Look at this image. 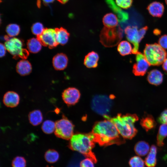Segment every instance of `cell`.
<instances>
[{
    "label": "cell",
    "mask_w": 167,
    "mask_h": 167,
    "mask_svg": "<svg viewBox=\"0 0 167 167\" xmlns=\"http://www.w3.org/2000/svg\"><path fill=\"white\" fill-rule=\"evenodd\" d=\"M91 132L94 142L102 146L114 144L119 145L125 142L115 125L108 119L96 122Z\"/></svg>",
    "instance_id": "obj_1"
},
{
    "label": "cell",
    "mask_w": 167,
    "mask_h": 167,
    "mask_svg": "<svg viewBox=\"0 0 167 167\" xmlns=\"http://www.w3.org/2000/svg\"><path fill=\"white\" fill-rule=\"evenodd\" d=\"M104 117L113 123L120 135L124 139H131L137 133L138 130L135 127L134 123L138 120L139 117L136 114L118 113L113 118L109 115Z\"/></svg>",
    "instance_id": "obj_2"
},
{
    "label": "cell",
    "mask_w": 167,
    "mask_h": 167,
    "mask_svg": "<svg viewBox=\"0 0 167 167\" xmlns=\"http://www.w3.org/2000/svg\"><path fill=\"white\" fill-rule=\"evenodd\" d=\"M95 143L92 132L78 133L72 135L70 139L68 146L72 150L78 152L86 157L92 159L96 163L97 159L92 152Z\"/></svg>",
    "instance_id": "obj_3"
},
{
    "label": "cell",
    "mask_w": 167,
    "mask_h": 167,
    "mask_svg": "<svg viewBox=\"0 0 167 167\" xmlns=\"http://www.w3.org/2000/svg\"><path fill=\"white\" fill-rule=\"evenodd\" d=\"M123 31L119 25L114 28L104 27L100 35V41L104 46L111 47L118 44L122 39Z\"/></svg>",
    "instance_id": "obj_4"
},
{
    "label": "cell",
    "mask_w": 167,
    "mask_h": 167,
    "mask_svg": "<svg viewBox=\"0 0 167 167\" xmlns=\"http://www.w3.org/2000/svg\"><path fill=\"white\" fill-rule=\"evenodd\" d=\"M143 54L146 59L152 66H159L166 58L167 53L159 44H146Z\"/></svg>",
    "instance_id": "obj_5"
},
{
    "label": "cell",
    "mask_w": 167,
    "mask_h": 167,
    "mask_svg": "<svg viewBox=\"0 0 167 167\" xmlns=\"http://www.w3.org/2000/svg\"><path fill=\"white\" fill-rule=\"evenodd\" d=\"M112 96L97 95L92 99L91 106L93 111L104 117L108 116L112 106Z\"/></svg>",
    "instance_id": "obj_6"
},
{
    "label": "cell",
    "mask_w": 167,
    "mask_h": 167,
    "mask_svg": "<svg viewBox=\"0 0 167 167\" xmlns=\"http://www.w3.org/2000/svg\"><path fill=\"white\" fill-rule=\"evenodd\" d=\"M4 45L6 50L15 59L21 58L25 59L29 55L28 50L23 48L22 41L19 38L10 37L6 41Z\"/></svg>",
    "instance_id": "obj_7"
},
{
    "label": "cell",
    "mask_w": 167,
    "mask_h": 167,
    "mask_svg": "<svg viewBox=\"0 0 167 167\" xmlns=\"http://www.w3.org/2000/svg\"><path fill=\"white\" fill-rule=\"evenodd\" d=\"M54 133L59 138L70 139L73 135L74 126L71 122L63 115L62 118L55 122Z\"/></svg>",
    "instance_id": "obj_8"
},
{
    "label": "cell",
    "mask_w": 167,
    "mask_h": 167,
    "mask_svg": "<svg viewBox=\"0 0 167 167\" xmlns=\"http://www.w3.org/2000/svg\"><path fill=\"white\" fill-rule=\"evenodd\" d=\"M37 38L41 41L42 45L50 49L56 47L58 44L56 38L55 29L45 28L43 33Z\"/></svg>",
    "instance_id": "obj_9"
},
{
    "label": "cell",
    "mask_w": 167,
    "mask_h": 167,
    "mask_svg": "<svg viewBox=\"0 0 167 167\" xmlns=\"http://www.w3.org/2000/svg\"><path fill=\"white\" fill-rule=\"evenodd\" d=\"M124 32L127 40L134 45L132 53L136 54L138 52L139 43L142 39L139 35L137 27L127 26L125 28Z\"/></svg>",
    "instance_id": "obj_10"
},
{
    "label": "cell",
    "mask_w": 167,
    "mask_h": 167,
    "mask_svg": "<svg viewBox=\"0 0 167 167\" xmlns=\"http://www.w3.org/2000/svg\"><path fill=\"white\" fill-rule=\"evenodd\" d=\"M136 62L133 66L132 72L137 76L144 75L150 66L144 54L138 52L136 54Z\"/></svg>",
    "instance_id": "obj_11"
},
{
    "label": "cell",
    "mask_w": 167,
    "mask_h": 167,
    "mask_svg": "<svg viewBox=\"0 0 167 167\" xmlns=\"http://www.w3.org/2000/svg\"><path fill=\"white\" fill-rule=\"evenodd\" d=\"M80 97L79 90L74 87H69L65 89L62 93L63 100L68 105L75 104L79 101Z\"/></svg>",
    "instance_id": "obj_12"
},
{
    "label": "cell",
    "mask_w": 167,
    "mask_h": 167,
    "mask_svg": "<svg viewBox=\"0 0 167 167\" xmlns=\"http://www.w3.org/2000/svg\"><path fill=\"white\" fill-rule=\"evenodd\" d=\"M19 100V96L17 93L14 91H10L4 94L3 102L6 107L14 108L18 105Z\"/></svg>",
    "instance_id": "obj_13"
},
{
    "label": "cell",
    "mask_w": 167,
    "mask_h": 167,
    "mask_svg": "<svg viewBox=\"0 0 167 167\" xmlns=\"http://www.w3.org/2000/svg\"><path fill=\"white\" fill-rule=\"evenodd\" d=\"M147 9L150 15L152 16L161 18L164 14L165 7L162 3L154 1L148 5Z\"/></svg>",
    "instance_id": "obj_14"
},
{
    "label": "cell",
    "mask_w": 167,
    "mask_h": 167,
    "mask_svg": "<svg viewBox=\"0 0 167 167\" xmlns=\"http://www.w3.org/2000/svg\"><path fill=\"white\" fill-rule=\"evenodd\" d=\"M68 60V58L65 54L58 53L53 58V65L54 69L57 70H63L67 66Z\"/></svg>",
    "instance_id": "obj_15"
},
{
    "label": "cell",
    "mask_w": 167,
    "mask_h": 167,
    "mask_svg": "<svg viewBox=\"0 0 167 167\" xmlns=\"http://www.w3.org/2000/svg\"><path fill=\"white\" fill-rule=\"evenodd\" d=\"M147 79L150 84L158 86L161 84L163 82V75L159 70L153 69L148 73Z\"/></svg>",
    "instance_id": "obj_16"
},
{
    "label": "cell",
    "mask_w": 167,
    "mask_h": 167,
    "mask_svg": "<svg viewBox=\"0 0 167 167\" xmlns=\"http://www.w3.org/2000/svg\"><path fill=\"white\" fill-rule=\"evenodd\" d=\"M99 58L96 52L94 51L90 52L84 58V64L88 68H96L98 66Z\"/></svg>",
    "instance_id": "obj_17"
},
{
    "label": "cell",
    "mask_w": 167,
    "mask_h": 167,
    "mask_svg": "<svg viewBox=\"0 0 167 167\" xmlns=\"http://www.w3.org/2000/svg\"><path fill=\"white\" fill-rule=\"evenodd\" d=\"M140 124L142 127L148 132L154 129L156 125V122L153 118L149 114L144 115L140 120Z\"/></svg>",
    "instance_id": "obj_18"
},
{
    "label": "cell",
    "mask_w": 167,
    "mask_h": 167,
    "mask_svg": "<svg viewBox=\"0 0 167 167\" xmlns=\"http://www.w3.org/2000/svg\"><path fill=\"white\" fill-rule=\"evenodd\" d=\"M157 151L156 146L154 145H152L144 160L145 165L147 167H155L156 166Z\"/></svg>",
    "instance_id": "obj_19"
},
{
    "label": "cell",
    "mask_w": 167,
    "mask_h": 167,
    "mask_svg": "<svg viewBox=\"0 0 167 167\" xmlns=\"http://www.w3.org/2000/svg\"><path fill=\"white\" fill-rule=\"evenodd\" d=\"M16 68L17 73L22 76L29 74L32 70L31 63L25 59H22L19 61L16 65Z\"/></svg>",
    "instance_id": "obj_20"
},
{
    "label": "cell",
    "mask_w": 167,
    "mask_h": 167,
    "mask_svg": "<svg viewBox=\"0 0 167 167\" xmlns=\"http://www.w3.org/2000/svg\"><path fill=\"white\" fill-rule=\"evenodd\" d=\"M150 148V146L147 142L144 141H140L135 144L134 150L137 155L143 156L148 154Z\"/></svg>",
    "instance_id": "obj_21"
},
{
    "label": "cell",
    "mask_w": 167,
    "mask_h": 167,
    "mask_svg": "<svg viewBox=\"0 0 167 167\" xmlns=\"http://www.w3.org/2000/svg\"><path fill=\"white\" fill-rule=\"evenodd\" d=\"M102 21L105 27L111 28L117 26L118 23L116 16L111 13L105 15L103 18Z\"/></svg>",
    "instance_id": "obj_22"
},
{
    "label": "cell",
    "mask_w": 167,
    "mask_h": 167,
    "mask_svg": "<svg viewBox=\"0 0 167 167\" xmlns=\"http://www.w3.org/2000/svg\"><path fill=\"white\" fill-rule=\"evenodd\" d=\"M58 43L62 45H65L68 42L70 34L67 30L62 27L55 29Z\"/></svg>",
    "instance_id": "obj_23"
},
{
    "label": "cell",
    "mask_w": 167,
    "mask_h": 167,
    "mask_svg": "<svg viewBox=\"0 0 167 167\" xmlns=\"http://www.w3.org/2000/svg\"><path fill=\"white\" fill-rule=\"evenodd\" d=\"M28 118L30 124L33 126H37L42 121V114L40 110H34L29 113Z\"/></svg>",
    "instance_id": "obj_24"
},
{
    "label": "cell",
    "mask_w": 167,
    "mask_h": 167,
    "mask_svg": "<svg viewBox=\"0 0 167 167\" xmlns=\"http://www.w3.org/2000/svg\"><path fill=\"white\" fill-rule=\"evenodd\" d=\"M27 45L29 52L32 53H36L41 49L42 45L37 38H33L28 41Z\"/></svg>",
    "instance_id": "obj_25"
},
{
    "label": "cell",
    "mask_w": 167,
    "mask_h": 167,
    "mask_svg": "<svg viewBox=\"0 0 167 167\" xmlns=\"http://www.w3.org/2000/svg\"><path fill=\"white\" fill-rule=\"evenodd\" d=\"M167 136V123L162 124L159 128L156 137V143L159 147L164 145V140Z\"/></svg>",
    "instance_id": "obj_26"
},
{
    "label": "cell",
    "mask_w": 167,
    "mask_h": 167,
    "mask_svg": "<svg viewBox=\"0 0 167 167\" xmlns=\"http://www.w3.org/2000/svg\"><path fill=\"white\" fill-rule=\"evenodd\" d=\"M117 50L121 55L124 56L131 54L132 49L129 42L126 41H123L118 44Z\"/></svg>",
    "instance_id": "obj_27"
},
{
    "label": "cell",
    "mask_w": 167,
    "mask_h": 167,
    "mask_svg": "<svg viewBox=\"0 0 167 167\" xmlns=\"http://www.w3.org/2000/svg\"><path fill=\"white\" fill-rule=\"evenodd\" d=\"M55 122L50 120H46L42 123L41 129L45 134H49L53 133L55 131Z\"/></svg>",
    "instance_id": "obj_28"
},
{
    "label": "cell",
    "mask_w": 167,
    "mask_h": 167,
    "mask_svg": "<svg viewBox=\"0 0 167 167\" xmlns=\"http://www.w3.org/2000/svg\"><path fill=\"white\" fill-rule=\"evenodd\" d=\"M59 157L58 152L54 149H49L45 153V157L47 161L54 163L57 161Z\"/></svg>",
    "instance_id": "obj_29"
},
{
    "label": "cell",
    "mask_w": 167,
    "mask_h": 167,
    "mask_svg": "<svg viewBox=\"0 0 167 167\" xmlns=\"http://www.w3.org/2000/svg\"><path fill=\"white\" fill-rule=\"evenodd\" d=\"M6 31L9 36L14 37L19 34L20 31V28L18 24H12L7 26Z\"/></svg>",
    "instance_id": "obj_30"
},
{
    "label": "cell",
    "mask_w": 167,
    "mask_h": 167,
    "mask_svg": "<svg viewBox=\"0 0 167 167\" xmlns=\"http://www.w3.org/2000/svg\"><path fill=\"white\" fill-rule=\"evenodd\" d=\"M129 164L130 167H144L145 165L144 161L138 156L132 157L129 160Z\"/></svg>",
    "instance_id": "obj_31"
},
{
    "label": "cell",
    "mask_w": 167,
    "mask_h": 167,
    "mask_svg": "<svg viewBox=\"0 0 167 167\" xmlns=\"http://www.w3.org/2000/svg\"><path fill=\"white\" fill-rule=\"evenodd\" d=\"M45 28L43 24L39 22H36L33 24L31 27L32 33L38 36L43 32Z\"/></svg>",
    "instance_id": "obj_32"
},
{
    "label": "cell",
    "mask_w": 167,
    "mask_h": 167,
    "mask_svg": "<svg viewBox=\"0 0 167 167\" xmlns=\"http://www.w3.org/2000/svg\"><path fill=\"white\" fill-rule=\"evenodd\" d=\"M26 162L24 158L21 156H17L13 160L12 167H25Z\"/></svg>",
    "instance_id": "obj_33"
},
{
    "label": "cell",
    "mask_w": 167,
    "mask_h": 167,
    "mask_svg": "<svg viewBox=\"0 0 167 167\" xmlns=\"http://www.w3.org/2000/svg\"><path fill=\"white\" fill-rule=\"evenodd\" d=\"M133 0H116L117 5L124 9L130 7L132 5Z\"/></svg>",
    "instance_id": "obj_34"
},
{
    "label": "cell",
    "mask_w": 167,
    "mask_h": 167,
    "mask_svg": "<svg viewBox=\"0 0 167 167\" xmlns=\"http://www.w3.org/2000/svg\"><path fill=\"white\" fill-rule=\"evenodd\" d=\"M94 161L91 159L87 157L80 163V167H94Z\"/></svg>",
    "instance_id": "obj_35"
},
{
    "label": "cell",
    "mask_w": 167,
    "mask_h": 167,
    "mask_svg": "<svg viewBox=\"0 0 167 167\" xmlns=\"http://www.w3.org/2000/svg\"><path fill=\"white\" fill-rule=\"evenodd\" d=\"M157 120V122L160 123H167V109L162 112Z\"/></svg>",
    "instance_id": "obj_36"
},
{
    "label": "cell",
    "mask_w": 167,
    "mask_h": 167,
    "mask_svg": "<svg viewBox=\"0 0 167 167\" xmlns=\"http://www.w3.org/2000/svg\"><path fill=\"white\" fill-rule=\"evenodd\" d=\"M159 44L164 49H167V35L162 36L158 40Z\"/></svg>",
    "instance_id": "obj_37"
},
{
    "label": "cell",
    "mask_w": 167,
    "mask_h": 167,
    "mask_svg": "<svg viewBox=\"0 0 167 167\" xmlns=\"http://www.w3.org/2000/svg\"><path fill=\"white\" fill-rule=\"evenodd\" d=\"M0 57H4L6 53V48L4 45L1 43L0 45Z\"/></svg>",
    "instance_id": "obj_38"
},
{
    "label": "cell",
    "mask_w": 167,
    "mask_h": 167,
    "mask_svg": "<svg viewBox=\"0 0 167 167\" xmlns=\"http://www.w3.org/2000/svg\"><path fill=\"white\" fill-rule=\"evenodd\" d=\"M162 67L164 71L167 73V58L165 59L163 63Z\"/></svg>",
    "instance_id": "obj_39"
},
{
    "label": "cell",
    "mask_w": 167,
    "mask_h": 167,
    "mask_svg": "<svg viewBox=\"0 0 167 167\" xmlns=\"http://www.w3.org/2000/svg\"><path fill=\"white\" fill-rule=\"evenodd\" d=\"M153 33L155 35L158 36L161 34V32L159 29L156 28L154 30Z\"/></svg>",
    "instance_id": "obj_40"
},
{
    "label": "cell",
    "mask_w": 167,
    "mask_h": 167,
    "mask_svg": "<svg viewBox=\"0 0 167 167\" xmlns=\"http://www.w3.org/2000/svg\"><path fill=\"white\" fill-rule=\"evenodd\" d=\"M43 2L45 4H48L52 2L54 0H42Z\"/></svg>",
    "instance_id": "obj_41"
},
{
    "label": "cell",
    "mask_w": 167,
    "mask_h": 167,
    "mask_svg": "<svg viewBox=\"0 0 167 167\" xmlns=\"http://www.w3.org/2000/svg\"><path fill=\"white\" fill-rule=\"evenodd\" d=\"M58 0L60 2L62 3V4H64L68 0Z\"/></svg>",
    "instance_id": "obj_42"
},
{
    "label": "cell",
    "mask_w": 167,
    "mask_h": 167,
    "mask_svg": "<svg viewBox=\"0 0 167 167\" xmlns=\"http://www.w3.org/2000/svg\"><path fill=\"white\" fill-rule=\"evenodd\" d=\"M165 1L166 4L167 5V0H165Z\"/></svg>",
    "instance_id": "obj_43"
},
{
    "label": "cell",
    "mask_w": 167,
    "mask_h": 167,
    "mask_svg": "<svg viewBox=\"0 0 167 167\" xmlns=\"http://www.w3.org/2000/svg\"><path fill=\"white\" fill-rule=\"evenodd\" d=\"M46 167H49V166H47ZM53 167V166H51V167Z\"/></svg>",
    "instance_id": "obj_44"
}]
</instances>
